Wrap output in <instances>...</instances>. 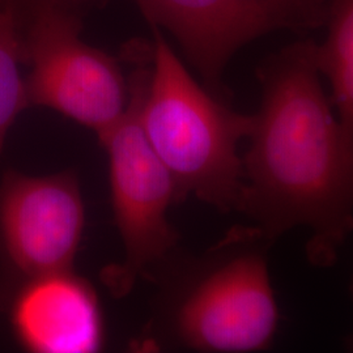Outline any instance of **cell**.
<instances>
[{
    "label": "cell",
    "instance_id": "6da1fadb",
    "mask_svg": "<svg viewBox=\"0 0 353 353\" xmlns=\"http://www.w3.org/2000/svg\"><path fill=\"white\" fill-rule=\"evenodd\" d=\"M316 52L314 41H297L258 67L237 211L272 243L307 229L309 262L327 267L353 232V135L331 109Z\"/></svg>",
    "mask_w": 353,
    "mask_h": 353
},
{
    "label": "cell",
    "instance_id": "7a4b0ae2",
    "mask_svg": "<svg viewBox=\"0 0 353 353\" xmlns=\"http://www.w3.org/2000/svg\"><path fill=\"white\" fill-rule=\"evenodd\" d=\"M151 65L140 119L174 179L178 202L192 195L223 212L237 211L243 188L239 145L250 132L252 114L232 110L201 87L157 29Z\"/></svg>",
    "mask_w": 353,
    "mask_h": 353
},
{
    "label": "cell",
    "instance_id": "3957f363",
    "mask_svg": "<svg viewBox=\"0 0 353 353\" xmlns=\"http://www.w3.org/2000/svg\"><path fill=\"white\" fill-rule=\"evenodd\" d=\"M256 228H240L214 248L190 279L174 314L182 345L201 352H259L270 348L279 307L267 252Z\"/></svg>",
    "mask_w": 353,
    "mask_h": 353
},
{
    "label": "cell",
    "instance_id": "277c9868",
    "mask_svg": "<svg viewBox=\"0 0 353 353\" xmlns=\"http://www.w3.org/2000/svg\"><path fill=\"white\" fill-rule=\"evenodd\" d=\"M138 67L128 85L126 110L99 137L109 159L114 217L125 248L121 265L102 272L114 296L123 297L150 265L163 259L176 245V233L168 210L178 202L176 183L152 148L140 119V109L151 75L147 51L132 49Z\"/></svg>",
    "mask_w": 353,
    "mask_h": 353
},
{
    "label": "cell",
    "instance_id": "5b68a950",
    "mask_svg": "<svg viewBox=\"0 0 353 353\" xmlns=\"http://www.w3.org/2000/svg\"><path fill=\"white\" fill-rule=\"evenodd\" d=\"M29 105L49 108L100 137L121 118L128 87L118 62L80 38V17L43 10L20 24Z\"/></svg>",
    "mask_w": 353,
    "mask_h": 353
},
{
    "label": "cell",
    "instance_id": "8992f818",
    "mask_svg": "<svg viewBox=\"0 0 353 353\" xmlns=\"http://www.w3.org/2000/svg\"><path fill=\"white\" fill-rule=\"evenodd\" d=\"M84 217L75 174L7 172L0 181V259L13 284L71 270Z\"/></svg>",
    "mask_w": 353,
    "mask_h": 353
},
{
    "label": "cell",
    "instance_id": "52a82bcc",
    "mask_svg": "<svg viewBox=\"0 0 353 353\" xmlns=\"http://www.w3.org/2000/svg\"><path fill=\"white\" fill-rule=\"evenodd\" d=\"M10 318L17 341L34 353H93L103 344L96 292L71 270L26 279L12 288Z\"/></svg>",
    "mask_w": 353,
    "mask_h": 353
},
{
    "label": "cell",
    "instance_id": "ba28073f",
    "mask_svg": "<svg viewBox=\"0 0 353 353\" xmlns=\"http://www.w3.org/2000/svg\"><path fill=\"white\" fill-rule=\"evenodd\" d=\"M153 26L172 32L217 96L229 59L243 45L275 30L256 0H134Z\"/></svg>",
    "mask_w": 353,
    "mask_h": 353
},
{
    "label": "cell",
    "instance_id": "9c48e42d",
    "mask_svg": "<svg viewBox=\"0 0 353 353\" xmlns=\"http://www.w3.org/2000/svg\"><path fill=\"white\" fill-rule=\"evenodd\" d=\"M327 37L316 43V65L332 89L343 127L353 135V0H328Z\"/></svg>",
    "mask_w": 353,
    "mask_h": 353
},
{
    "label": "cell",
    "instance_id": "30bf717a",
    "mask_svg": "<svg viewBox=\"0 0 353 353\" xmlns=\"http://www.w3.org/2000/svg\"><path fill=\"white\" fill-rule=\"evenodd\" d=\"M24 63L23 38L16 16L0 6V152L17 115L30 106L26 79L20 72Z\"/></svg>",
    "mask_w": 353,
    "mask_h": 353
},
{
    "label": "cell",
    "instance_id": "8fae6325",
    "mask_svg": "<svg viewBox=\"0 0 353 353\" xmlns=\"http://www.w3.org/2000/svg\"><path fill=\"white\" fill-rule=\"evenodd\" d=\"M275 29L306 33L326 24L328 0H256Z\"/></svg>",
    "mask_w": 353,
    "mask_h": 353
},
{
    "label": "cell",
    "instance_id": "7c38bea8",
    "mask_svg": "<svg viewBox=\"0 0 353 353\" xmlns=\"http://www.w3.org/2000/svg\"><path fill=\"white\" fill-rule=\"evenodd\" d=\"M92 1L94 0H0V6L11 10L20 26L28 17L43 10H62L79 14Z\"/></svg>",
    "mask_w": 353,
    "mask_h": 353
},
{
    "label": "cell",
    "instance_id": "4fadbf2b",
    "mask_svg": "<svg viewBox=\"0 0 353 353\" xmlns=\"http://www.w3.org/2000/svg\"><path fill=\"white\" fill-rule=\"evenodd\" d=\"M351 290H352V294H353V274H352V283H351ZM348 348L351 350V351H353V336L352 338H350L348 339Z\"/></svg>",
    "mask_w": 353,
    "mask_h": 353
}]
</instances>
